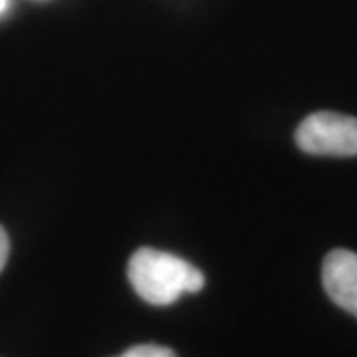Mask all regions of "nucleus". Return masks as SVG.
<instances>
[{"mask_svg":"<svg viewBox=\"0 0 357 357\" xmlns=\"http://www.w3.org/2000/svg\"><path fill=\"white\" fill-rule=\"evenodd\" d=\"M128 278L141 300L151 306H171L183 294L204 288V274L199 268L155 248H139L129 258Z\"/></svg>","mask_w":357,"mask_h":357,"instance_id":"nucleus-1","label":"nucleus"},{"mask_svg":"<svg viewBox=\"0 0 357 357\" xmlns=\"http://www.w3.org/2000/svg\"><path fill=\"white\" fill-rule=\"evenodd\" d=\"M321 284L333 304L357 318V255L335 248L324 258Z\"/></svg>","mask_w":357,"mask_h":357,"instance_id":"nucleus-3","label":"nucleus"},{"mask_svg":"<svg viewBox=\"0 0 357 357\" xmlns=\"http://www.w3.org/2000/svg\"><path fill=\"white\" fill-rule=\"evenodd\" d=\"M117 357H177V354L169 347H163V345H153V344H145V345H135L128 349L126 354Z\"/></svg>","mask_w":357,"mask_h":357,"instance_id":"nucleus-4","label":"nucleus"},{"mask_svg":"<svg viewBox=\"0 0 357 357\" xmlns=\"http://www.w3.org/2000/svg\"><path fill=\"white\" fill-rule=\"evenodd\" d=\"M6 6H8V0H0V14L6 10Z\"/></svg>","mask_w":357,"mask_h":357,"instance_id":"nucleus-6","label":"nucleus"},{"mask_svg":"<svg viewBox=\"0 0 357 357\" xmlns=\"http://www.w3.org/2000/svg\"><path fill=\"white\" fill-rule=\"evenodd\" d=\"M8 252H10L8 234H6V230L0 227V272H2V268H4L6 260H8Z\"/></svg>","mask_w":357,"mask_h":357,"instance_id":"nucleus-5","label":"nucleus"},{"mask_svg":"<svg viewBox=\"0 0 357 357\" xmlns=\"http://www.w3.org/2000/svg\"><path fill=\"white\" fill-rule=\"evenodd\" d=\"M296 145L319 157H356L357 117L333 112L310 114L296 129Z\"/></svg>","mask_w":357,"mask_h":357,"instance_id":"nucleus-2","label":"nucleus"}]
</instances>
